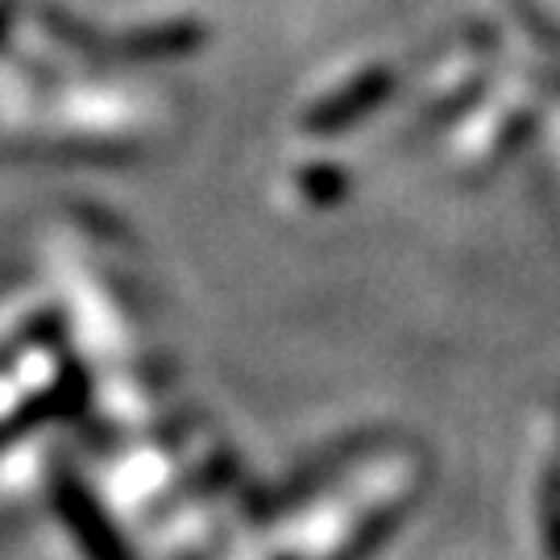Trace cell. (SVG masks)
<instances>
[{"instance_id": "1", "label": "cell", "mask_w": 560, "mask_h": 560, "mask_svg": "<svg viewBox=\"0 0 560 560\" xmlns=\"http://www.w3.org/2000/svg\"><path fill=\"white\" fill-rule=\"evenodd\" d=\"M395 96V71L386 67H374V71H361L358 80H349L345 88H337L328 101H320L307 117H303V129L307 133H340L349 125H358L361 117H370L374 108Z\"/></svg>"}, {"instance_id": "2", "label": "cell", "mask_w": 560, "mask_h": 560, "mask_svg": "<svg viewBox=\"0 0 560 560\" xmlns=\"http://www.w3.org/2000/svg\"><path fill=\"white\" fill-rule=\"evenodd\" d=\"M399 523H402V506H382V511H374L370 520L361 523L349 540L340 544V552L332 560H370L382 544L395 536Z\"/></svg>"}, {"instance_id": "3", "label": "cell", "mask_w": 560, "mask_h": 560, "mask_svg": "<svg viewBox=\"0 0 560 560\" xmlns=\"http://www.w3.org/2000/svg\"><path fill=\"white\" fill-rule=\"evenodd\" d=\"M300 187L312 203H337L349 191V175L337 166H312V171H303Z\"/></svg>"}, {"instance_id": "4", "label": "cell", "mask_w": 560, "mask_h": 560, "mask_svg": "<svg viewBox=\"0 0 560 560\" xmlns=\"http://www.w3.org/2000/svg\"><path fill=\"white\" fill-rule=\"evenodd\" d=\"M540 515H544V544H548L552 560H560V460L544 474Z\"/></svg>"}]
</instances>
